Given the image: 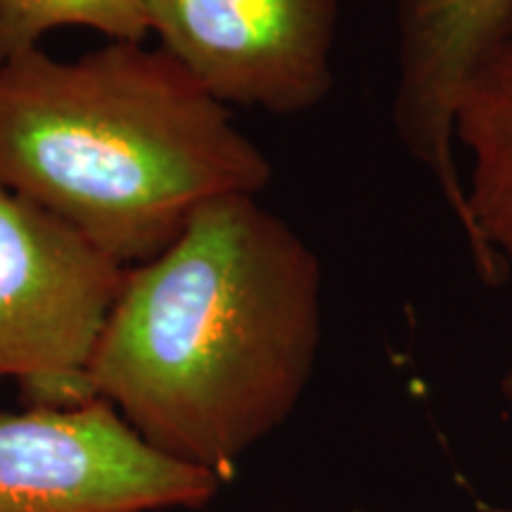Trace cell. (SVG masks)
I'll list each match as a JSON object with an SVG mask.
<instances>
[{"label": "cell", "instance_id": "6da1fadb", "mask_svg": "<svg viewBox=\"0 0 512 512\" xmlns=\"http://www.w3.org/2000/svg\"><path fill=\"white\" fill-rule=\"evenodd\" d=\"M320 332L316 252L256 195L214 197L126 268L88 387L166 458L228 484L299 406Z\"/></svg>", "mask_w": 512, "mask_h": 512}, {"label": "cell", "instance_id": "7a4b0ae2", "mask_svg": "<svg viewBox=\"0 0 512 512\" xmlns=\"http://www.w3.org/2000/svg\"><path fill=\"white\" fill-rule=\"evenodd\" d=\"M271 178L228 107L162 48L110 41L62 62L38 46L0 62V185L121 266L164 252L200 204Z\"/></svg>", "mask_w": 512, "mask_h": 512}, {"label": "cell", "instance_id": "3957f363", "mask_svg": "<svg viewBox=\"0 0 512 512\" xmlns=\"http://www.w3.org/2000/svg\"><path fill=\"white\" fill-rule=\"evenodd\" d=\"M126 266L81 230L0 185V380L27 408L93 401L88 387Z\"/></svg>", "mask_w": 512, "mask_h": 512}, {"label": "cell", "instance_id": "277c9868", "mask_svg": "<svg viewBox=\"0 0 512 512\" xmlns=\"http://www.w3.org/2000/svg\"><path fill=\"white\" fill-rule=\"evenodd\" d=\"M221 486L152 448L102 399L0 413V512L190 510Z\"/></svg>", "mask_w": 512, "mask_h": 512}, {"label": "cell", "instance_id": "5b68a950", "mask_svg": "<svg viewBox=\"0 0 512 512\" xmlns=\"http://www.w3.org/2000/svg\"><path fill=\"white\" fill-rule=\"evenodd\" d=\"M147 31L221 105L313 110L332 91L339 0H145Z\"/></svg>", "mask_w": 512, "mask_h": 512}, {"label": "cell", "instance_id": "8992f818", "mask_svg": "<svg viewBox=\"0 0 512 512\" xmlns=\"http://www.w3.org/2000/svg\"><path fill=\"white\" fill-rule=\"evenodd\" d=\"M512 29V0H399L396 3L394 128L444 197L479 278L496 283L467 207L456 150V117L467 88Z\"/></svg>", "mask_w": 512, "mask_h": 512}, {"label": "cell", "instance_id": "52a82bcc", "mask_svg": "<svg viewBox=\"0 0 512 512\" xmlns=\"http://www.w3.org/2000/svg\"><path fill=\"white\" fill-rule=\"evenodd\" d=\"M472 226L486 259L512 273V29L482 64L456 117Z\"/></svg>", "mask_w": 512, "mask_h": 512}, {"label": "cell", "instance_id": "ba28073f", "mask_svg": "<svg viewBox=\"0 0 512 512\" xmlns=\"http://www.w3.org/2000/svg\"><path fill=\"white\" fill-rule=\"evenodd\" d=\"M86 27L110 41H143L145 0H0V62L38 48L48 31Z\"/></svg>", "mask_w": 512, "mask_h": 512}, {"label": "cell", "instance_id": "9c48e42d", "mask_svg": "<svg viewBox=\"0 0 512 512\" xmlns=\"http://www.w3.org/2000/svg\"><path fill=\"white\" fill-rule=\"evenodd\" d=\"M503 394L508 396V401L512 403V366H510V370L503 377Z\"/></svg>", "mask_w": 512, "mask_h": 512}]
</instances>
